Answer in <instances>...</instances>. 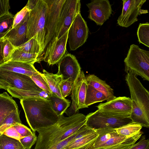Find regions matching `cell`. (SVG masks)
Masks as SVG:
<instances>
[{"mask_svg":"<svg viewBox=\"0 0 149 149\" xmlns=\"http://www.w3.org/2000/svg\"><path fill=\"white\" fill-rule=\"evenodd\" d=\"M31 77L40 88L52 94L48 83L41 73L39 72L33 74Z\"/></svg>","mask_w":149,"mask_h":149,"instance_id":"cell-34","label":"cell"},{"mask_svg":"<svg viewBox=\"0 0 149 149\" xmlns=\"http://www.w3.org/2000/svg\"><path fill=\"white\" fill-rule=\"evenodd\" d=\"M0 79L8 83L10 87L40 93L43 90L38 86L31 77L14 72L0 70Z\"/></svg>","mask_w":149,"mask_h":149,"instance_id":"cell-13","label":"cell"},{"mask_svg":"<svg viewBox=\"0 0 149 149\" xmlns=\"http://www.w3.org/2000/svg\"><path fill=\"white\" fill-rule=\"evenodd\" d=\"M37 139V137L36 135L35 132H33L32 134L22 137L19 141L25 149H30L36 143Z\"/></svg>","mask_w":149,"mask_h":149,"instance_id":"cell-37","label":"cell"},{"mask_svg":"<svg viewBox=\"0 0 149 149\" xmlns=\"http://www.w3.org/2000/svg\"><path fill=\"white\" fill-rule=\"evenodd\" d=\"M142 127L140 125L132 122L114 129L118 134L129 137L140 132Z\"/></svg>","mask_w":149,"mask_h":149,"instance_id":"cell-28","label":"cell"},{"mask_svg":"<svg viewBox=\"0 0 149 149\" xmlns=\"http://www.w3.org/2000/svg\"><path fill=\"white\" fill-rule=\"evenodd\" d=\"M125 71L131 70L144 80L149 81V52L133 44L124 60Z\"/></svg>","mask_w":149,"mask_h":149,"instance_id":"cell-7","label":"cell"},{"mask_svg":"<svg viewBox=\"0 0 149 149\" xmlns=\"http://www.w3.org/2000/svg\"><path fill=\"white\" fill-rule=\"evenodd\" d=\"M122 13L117 19L120 26L128 27L138 21V15L148 13L147 10H141L143 5L146 0H123Z\"/></svg>","mask_w":149,"mask_h":149,"instance_id":"cell-12","label":"cell"},{"mask_svg":"<svg viewBox=\"0 0 149 149\" xmlns=\"http://www.w3.org/2000/svg\"><path fill=\"white\" fill-rule=\"evenodd\" d=\"M24 52L31 53L40 54L41 47L38 41L34 38H32L17 48Z\"/></svg>","mask_w":149,"mask_h":149,"instance_id":"cell-30","label":"cell"},{"mask_svg":"<svg viewBox=\"0 0 149 149\" xmlns=\"http://www.w3.org/2000/svg\"><path fill=\"white\" fill-rule=\"evenodd\" d=\"M79 0H65L61 9L58 23L56 39L68 31L77 15L80 13Z\"/></svg>","mask_w":149,"mask_h":149,"instance_id":"cell-9","label":"cell"},{"mask_svg":"<svg viewBox=\"0 0 149 149\" xmlns=\"http://www.w3.org/2000/svg\"><path fill=\"white\" fill-rule=\"evenodd\" d=\"M0 70L19 73L30 77L39 72L35 68L33 64L10 61L0 65Z\"/></svg>","mask_w":149,"mask_h":149,"instance_id":"cell-19","label":"cell"},{"mask_svg":"<svg viewBox=\"0 0 149 149\" xmlns=\"http://www.w3.org/2000/svg\"><path fill=\"white\" fill-rule=\"evenodd\" d=\"M140 140L127 149H149V140L146 139L145 135L141 136Z\"/></svg>","mask_w":149,"mask_h":149,"instance_id":"cell-39","label":"cell"},{"mask_svg":"<svg viewBox=\"0 0 149 149\" xmlns=\"http://www.w3.org/2000/svg\"><path fill=\"white\" fill-rule=\"evenodd\" d=\"M65 0H45L48 6L46 18L44 52L56 39L60 14Z\"/></svg>","mask_w":149,"mask_h":149,"instance_id":"cell-8","label":"cell"},{"mask_svg":"<svg viewBox=\"0 0 149 149\" xmlns=\"http://www.w3.org/2000/svg\"><path fill=\"white\" fill-rule=\"evenodd\" d=\"M28 19L19 26L12 28L3 38L8 39L16 48L28 40L26 37Z\"/></svg>","mask_w":149,"mask_h":149,"instance_id":"cell-18","label":"cell"},{"mask_svg":"<svg viewBox=\"0 0 149 149\" xmlns=\"http://www.w3.org/2000/svg\"><path fill=\"white\" fill-rule=\"evenodd\" d=\"M125 80L130 93L132 122L142 127H149V92L132 71L127 72Z\"/></svg>","mask_w":149,"mask_h":149,"instance_id":"cell-3","label":"cell"},{"mask_svg":"<svg viewBox=\"0 0 149 149\" xmlns=\"http://www.w3.org/2000/svg\"><path fill=\"white\" fill-rule=\"evenodd\" d=\"M88 32L86 23L79 13L68 30L67 41L71 50L77 49L85 43L88 37Z\"/></svg>","mask_w":149,"mask_h":149,"instance_id":"cell-11","label":"cell"},{"mask_svg":"<svg viewBox=\"0 0 149 149\" xmlns=\"http://www.w3.org/2000/svg\"><path fill=\"white\" fill-rule=\"evenodd\" d=\"M20 100L33 132L54 124L60 118L54 109L49 99L35 97Z\"/></svg>","mask_w":149,"mask_h":149,"instance_id":"cell-2","label":"cell"},{"mask_svg":"<svg viewBox=\"0 0 149 149\" xmlns=\"http://www.w3.org/2000/svg\"><path fill=\"white\" fill-rule=\"evenodd\" d=\"M79 130L66 139L56 143L46 149H63L69 143L75 140V138L79 132Z\"/></svg>","mask_w":149,"mask_h":149,"instance_id":"cell-38","label":"cell"},{"mask_svg":"<svg viewBox=\"0 0 149 149\" xmlns=\"http://www.w3.org/2000/svg\"><path fill=\"white\" fill-rule=\"evenodd\" d=\"M58 63L57 74L63 79H70L73 83L81 71V68L75 56L70 54L64 55Z\"/></svg>","mask_w":149,"mask_h":149,"instance_id":"cell-15","label":"cell"},{"mask_svg":"<svg viewBox=\"0 0 149 149\" xmlns=\"http://www.w3.org/2000/svg\"><path fill=\"white\" fill-rule=\"evenodd\" d=\"M73 83L70 79H63L61 82L60 89L63 98H65L71 93Z\"/></svg>","mask_w":149,"mask_h":149,"instance_id":"cell-36","label":"cell"},{"mask_svg":"<svg viewBox=\"0 0 149 149\" xmlns=\"http://www.w3.org/2000/svg\"><path fill=\"white\" fill-rule=\"evenodd\" d=\"M3 134L9 137L19 140L22 138L17 132L13 126L6 129L3 132Z\"/></svg>","mask_w":149,"mask_h":149,"instance_id":"cell-41","label":"cell"},{"mask_svg":"<svg viewBox=\"0 0 149 149\" xmlns=\"http://www.w3.org/2000/svg\"><path fill=\"white\" fill-rule=\"evenodd\" d=\"M2 39L0 41V66L5 63L1 53V47Z\"/></svg>","mask_w":149,"mask_h":149,"instance_id":"cell-44","label":"cell"},{"mask_svg":"<svg viewBox=\"0 0 149 149\" xmlns=\"http://www.w3.org/2000/svg\"><path fill=\"white\" fill-rule=\"evenodd\" d=\"M97 136L96 131L92 129L80 137L72 141L63 149H93Z\"/></svg>","mask_w":149,"mask_h":149,"instance_id":"cell-20","label":"cell"},{"mask_svg":"<svg viewBox=\"0 0 149 149\" xmlns=\"http://www.w3.org/2000/svg\"><path fill=\"white\" fill-rule=\"evenodd\" d=\"M18 108L17 104L12 97L7 92L0 93V126L5 118Z\"/></svg>","mask_w":149,"mask_h":149,"instance_id":"cell-22","label":"cell"},{"mask_svg":"<svg viewBox=\"0 0 149 149\" xmlns=\"http://www.w3.org/2000/svg\"><path fill=\"white\" fill-rule=\"evenodd\" d=\"M48 6L45 0H36L30 10L27 24L26 37L34 38L41 47L40 54L44 52L45 28Z\"/></svg>","mask_w":149,"mask_h":149,"instance_id":"cell-4","label":"cell"},{"mask_svg":"<svg viewBox=\"0 0 149 149\" xmlns=\"http://www.w3.org/2000/svg\"><path fill=\"white\" fill-rule=\"evenodd\" d=\"M42 74L47 82L52 94L62 99V97L60 89L61 82L63 79L62 76L57 73L54 74L43 70Z\"/></svg>","mask_w":149,"mask_h":149,"instance_id":"cell-23","label":"cell"},{"mask_svg":"<svg viewBox=\"0 0 149 149\" xmlns=\"http://www.w3.org/2000/svg\"><path fill=\"white\" fill-rule=\"evenodd\" d=\"M25 6L14 16L12 28L16 27L22 24L28 19L29 12Z\"/></svg>","mask_w":149,"mask_h":149,"instance_id":"cell-35","label":"cell"},{"mask_svg":"<svg viewBox=\"0 0 149 149\" xmlns=\"http://www.w3.org/2000/svg\"><path fill=\"white\" fill-rule=\"evenodd\" d=\"M138 41L148 47H149V23H140L137 31Z\"/></svg>","mask_w":149,"mask_h":149,"instance_id":"cell-31","label":"cell"},{"mask_svg":"<svg viewBox=\"0 0 149 149\" xmlns=\"http://www.w3.org/2000/svg\"><path fill=\"white\" fill-rule=\"evenodd\" d=\"M68 31L58 39H56L45 52L43 60L49 65L58 63L66 50Z\"/></svg>","mask_w":149,"mask_h":149,"instance_id":"cell-16","label":"cell"},{"mask_svg":"<svg viewBox=\"0 0 149 149\" xmlns=\"http://www.w3.org/2000/svg\"><path fill=\"white\" fill-rule=\"evenodd\" d=\"M15 48L8 39L3 38L1 53L5 63L10 60L11 56Z\"/></svg>","mask_w":149,"mask_h":149,"instance_id":"cell-33","label":"cell"},{"mask_svg":"<svg viewBox=\"0 0 149 149\" xmlns=\"http://www.w3.org/2000/svg\"><path fill=\"white\" fill-rule=\"evenodd\" d=\"M107 100L106 96L103 93L87 84L85 101L87 106L88 107L95 103Z\"/></svg>","mask_w":149,"mask_h":149,"instance_id":"cell-25","label":"cell"},{"mask_svg":"<svg viewBox=\"0 0 149 149\" xmlns=\"http://www.w3.org/2000/svg\"><path fill=\"white\" fill-rule=\"evenodd\" d=\"M10 87V85L7 82L3 80L0 79V89L6 90Z\"/></svg>","mask_w":149,"mask_h":149,"instance_id":"cell-43","label":"cell"},{"mask_svg":"<svg viewBox=\"0 0 149 149\" xmlns=\"http://www.w3.org/2000/svg\"><path fill=\"white\" fill-rule=\"evenodd\" d=\"M87 84L103 93L107 98V101H110L115 98L113 90L106 83L105 81L93 74H89L86 76Z\"/></svg>","mask_w":149,"mask_h":149,"instance_id":"cell-21","label":"cell"},{"mask_svg":"<svg viewBox=\"0 0 149 149\" xmlns=\"http://www.w3.org/2000/svg\"><path fill=\"white\" fill-rule=\"evenodd\" d=\"M8 32H7L4 33H0V41L2 40Z\"/></svg>","mask_w":149,"mask_h":149,"instance_id":"cell-45","label":"cell"},{"mask_svg":"<svg viewBox=\"0 0 149 149\" xmlns=\"http://www.w3.org/2000/svg\"><path fill=\"white\" fill-rule=\"evenodd\" d=\"M87 87L86 76L81 71L73 84L71 105L65 112L68 116L76 114L79 109L88 107L85 103Z\"/></svg>","mask_w":149,"mask_h":149,"instance_id":"cell-10","label":"cell"},{"mask_svg":"<svg viewBox=\"0 0 149 149\" xmlns=\"http://www.w3.org/2000/svg\"><path fill=\"white\" fill-rule=\"evenodd\" d=\"M0 149H25L19 140L3 134L0 136Z\"/></svg>","mask_w":149,"mask_h":149,"instance_id":"cell-29","label":"cell"},{"mask_svg":"<svg viewBox=\"0 0 149 149\" xmlns=\"http://www.w3.org/2000/svg\"><path fill=\"white\" fill-rule=\"evenodd\" d=\"M13 126L22 137L29 136L33 133L30 129L22 124H17Z\"/></svg>","mask_w":149,"mask_h":149,"instance_id":"cell-40","label":"cell"},{"mask_svg":"<svg viewBox=\"0 0 149 149\" xmlns=\"http://www.w3.org/2000/svg\"><path fill=\"white\" fill-rule=\"evenodd\" d=\"M14 16L9 12L0 17V33L8 32L12 29Z\"/></svg>","mask_w":149,"mask_h":149,"instance_id":"cell-32","label":"cell"},{"mask_svg":"<svg viewBox=\"0 0 149 149\" xmlns=\"http://www.w3.org/2000/svg\"><path fill=\"white\" fill-rule=\"evenodd\" d=\"M39 55L36 54H31L24 52L16 48L13 51L9 61H20L34 64L38 62Z\"/></svg>","mask_w":149,"mask_h":149,"instance_id":"cell-24","label":"cell"},{"mask_svg":"<svg viewBox=\"0 0 149 149\" xmlns=\"http://www.w3.org/2000/svg\"><path fill=\"white\" fill-rule=\"evenodd\" d=\"M20 112L18 109L11 112L4 119L0 126V136L5 130L17 124H22L19 117Z\"/></svg>","mask_w":149,"mask_h":149,"instance_id":"cell-27","label":"cell"},{"mask_svg":"<svg viewBox=\"0 0 149 149\" xmlns=\"http://www.w3.org/2000/svg\"><path fill=\"white\" fill-rule=\"evenodd\" d=\"M130 114L98 109L86 116V125L94 130L115 129L132 122Z\"/></svg>","mask_w":149,"mask_h":149,"instance_id":"cell-6","label":"cell"},{"mask_svg":"<svg viewBox=\"0 0 149 149\" xmlns=\"http://www.w3.org/2000/svg\"><path fill=\"white\" fill-rule=\"evenodd\" d=\"M10 8L9 0H0V17L9 13Z\"/></svg>","mask_w":149,"mask_h":149,"instance_id":"cell-42","label":"cell"},{"mask_svg":"<svg viewBox=\"0 0 149 149\" xmlns=\"http://www.w3.org/2000/svg\"><path fill=\"white\" fill-rule=\"evenodd\" d=\"M97 107L98 109L130 115L132 111L131 100L125 96L116 97L110 101L100 103Z\"/></svg>","mask_w":149,"mask_h":149,"instance_id":"cell-17","label":"cell"},{"mask_svg":"<svg viewBox=\"0 0 149 149\" xmlns=\"http://www.w3.org/2000/svg\"><path fill=\"white\" fill-rule=\"evenodd\" d=\"M97 136L93 149H127L135 143L143 132L127 137L117 133L114 129L109 128L95 130Z\"/></svg>","mask_w":149,"mask_h":149,"instance_id":"cell-5","label":"cell"},{"mask_svg":"<svg viewBox=\"0 0 149 149\" xmlns=\"http://www.w3.org/2000/svg\"><path fill=\"white\" fill-rule=\"evenodd\" d=\"M49 99L54 109L59 116L63 115L70 104L69 100L61 98L52 94Z\"/></svg>","mask_w":149,"mask_h":149,"instance_id":"cell-26","label":"cell"},{"mask_svg":"<svg viewBox=\"0 0 149 149\" xmlns=\"http://www.w3.org/2000/svg\"><path fill=\"white\" fill-rule=\"evenodd\" d=\"M86 116L77 113L66 117L60 116L54 124L37 130L38 133L34 149H46L67 139L84 125Z\"/></svg>","mask_w":149,"mask_h":149,"instance_id":"cell-1","label":"cell"},{"mask_svg":"<svg viewBox=\"0 0 149 149\" xmlns=\"http://www.w3.org/2000/svg\"><path fill=\"white\" fill-rule=\"evenodd\" d=\"M86 5L89 9L88 18L97 25H102L112 14L111 6L108 0H93Z\"/></svg>","mask_w":149,"mask_h":149,"instance_id":"cell-14","label":"cell"}]
</instances>
